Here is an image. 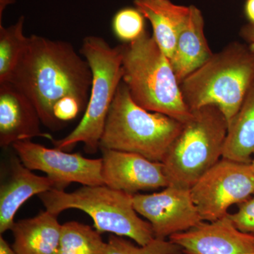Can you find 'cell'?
I'll use <instances>...</instances> for the list:
<instances>
[{"instance_id": "cell-3", "label": "cell", "mask_w": 254, "mask_h": 254, "mask_svg": "<svg viewBox=\"0 0 254 254\" xmlns=\"http://www.w3.org/2000/svg\"><path fill=\"white\" fill-rule=\"evenodd\" d=\"M254 79V45L234 42L189 75L180 88L190 111L215 105L229 127Z\"/></svg>"}, {"instance_id": "cell-2", "label": "cell", "mask_w": 254, "mask_h": 254, "mask_svg": "<svg viewBox=\"0 0 254 254\" xmlns=\"http://www.w3.org/2000/svg\"><path fill=\"white\" fill-rule=\"evenodd\" d=\"M123 81L132 99L143 109L185 123L192 115L168 57L145 31L123 45Z\"/></svg>"}, {"instance_id": "cell-9", "label": "cell", "mask_w": 254, "mask_h": 254, "mask_svg": "<svg viewBox=\"0 0 254 254\" xmlns=\"http://www.w3.org/2000/svg\"><path fill=\"white\" fill-rule=\"evenodd\" d=\"M12 147L26 168L43 172L53 180L56 183L55 190H64L73 182L83 186L104 185L102 158L89 159L80 153L52 149L31 140L15 142Z\"/></svg>"}, {"instance_id": "cell-25", "label": "cell", "mask_w": 254, "mask_h": 254, "mask_svg": "<svg viewBox=\"0 0 254 254\" xmlns=\"http://www.w3.org/2000/svg\"><path fill=\"white\" fill-rule=\"evenodd\" d=\"M241 36L245 40L247 43L254 46V25L252 23L245 25L242 28L240 32Z\"/></svg>"}, {"instance_id": "cell-7", "label": "cell", "mask_w": 254, "mask_h": 254, "mask_svg": "<svg viewBox=\"0 0 254 254\" xmlns=\"http://www.w3.org/2000/svg\"><path fill=\"white\" fill-rule=\"evenodd\" d=\"M133 195L103 185L83 186L71 193L53 189L38 196L50 213L58 215L68 209H78L91 217L99 233L128 237L144 246L155 238L154 232L150 222L138 216Z\"/></svg>"}, {"instance_id": "cell-28", "label": "cell", "mask_w": 254, "mask_h": 254, "mask_svg": "<svg viewBox=\"0 0 254 254\" xmlns=\"http://www.w3.org/2000/svg\"><path fill=\"white\" fill-rule=\"evenodd\" d=\"M251 164H252V168H253L254 173V158H253V160H252V163H251Z\"/></svg>"}, {"instance_id": "cell-15", "label": "cell", "mask_w": 254, "mask_h": 254, "mask_svg": "<svg viewBox=\"0 0 254 254\" xmlns=\"http://www.w3.org/2000/svg\"><path fill=\"white\" fill-rule=\"evenodd\" d=\"M213 54L205 37L201 11L190 5L188 18L179 35L170 60L180 83L206 63Z\"/></svg>"}, {"instance_id": "cell-16", "label": "cell", "mask_w": 254, "mask_h": 254, "mask_svg": "<svg viewBox=\"0 0 254 254\" xmlns=\"http://www.w3.org/2000/svg\"><path fill=\"white\" fill-rule=\"evenodd\" d=\"M62 225L46 210L34 218L15 222L12 247L17 254H58Z\"/></svg>"}, {"instance_id": "cell-19", "label": "cell", "mask_w": 254, "mask_h": 254, "mask_svg": "<svg viewBox=\"0 0 254 254\" xmlns=\"http://www.w3.org/2000/svg\"><path fill=\"white\" fill-rule=\"evenodd\" d=\"M107 243L100 233L80 222L62 225L58 254H105Z\"/></svg>"}, {"instance_id": "cell-1", "label": "cell", "mask_w": 254, "mask_h": 254, "mask_svg": "<svg viewBox=\"0 0 254 254\" xmlns=\"http://www.w3.org/2000/svg\"><path fill=\"white\" fill-rule=\"evenodd\" d=\"M7 82L29 98L45 126L57 129L60 125L53 113L55 105L73 97L86 108L92 72L69 43L32 35Z\"/></svg>"}, {"instance_id": "cell-8", "label": "cell", "mask_w": 254, "mask_h": 254, "mask_svg": "<svg viewBox=\"0 0 254 254\" xmlns=\"http://www.w3.org/2000/svg\"><path fill=\"white\" fill-rule=\"evenodd\" d=\"M203 221L213 222L228 215L229 208L254 194L252 164L222 158L190 189Z\"/></svg>"}, {"instance_id": "cell-12", "label": "cell", "mask_w": 254, "mask_h": 254, "mask_svg": "<svg viewBox=\"0 0 254 254\" xmlns=\"http://www.w3.org/2000/svg\"><path fill=\"white\" fill-rule=\"evenodd\" d=\"M169 240L185 254H254V235L240 231L227 215L200 222Z\"/></svg>"}, {"instance_id": "cell-6", "label": "cell", "mask_w": 254, "mask_h": 254, "mask_svg": "<svg viewBox=\"0 0 254 254\" xmlns=\"http://www.w3.org/2000/svg\"><path fill=\"white\" fill-rule=\"evenodd\" d=\"M80 54L89 64L92 84L84 115L69 134L53 140L55 148L69 151L83 143L88 153H95L115 93L123 81V45L111 47L103 38L88 36L83 40Z\"/></svg>"}, {"instance_id": "cell-4", "label": "cell", "mask_w": 254, "mask_h": 254, "mask_svg": "<svg viewBox=\"0 0 254 254\" xmlns=\"http://www.w3.org/2000/svg\"><path fill=\"white\" fill-rule=\"evenodd\" d=\"M182 127L183 123L178 120L137 105L122 81L110 107L99 148L136 153L163 163Z\"/></svg>"}, {"instance_id": "cell-22", "label": "cell", "mask_w": 254, "mask_h": 254, "mask_svg": "<svg viewBox=\"0 0 254 254\" xmlns=\"http://www.w3.org/2000/svg\"><path fill=\"white\" fill-rule=\"evenodd\" d=\"M144 18L136 8L120 9L113 20L115 36L126 43L135 41L145 31Z\"/></svg>"}, {"instance_id": "cell-27", "label": "cell", "mask_w": 254, "mask_h": 254, "mask_svg": "<svg viewBox=\"0 0 254 254\" xmlns=\"http://www.w3.org/2000/svg\"><path fill=\"white\" fill-rule=\"evenodd\" d=\"M0 254H17L13 247H10L9 244L1 236L0 237Z\"/></svg>"}, {"instance_id": "cell-20", "label": "cell", "mask_w": 254, "mask_h": 254, "mask_svg": "<svg viewBox=\"0 0 254 254\" xmlns=\"http://www.w3.org/2000/svg\"><path fill=\"white\" fill-rule=\"evenodd\" d=\"M23 22L24 17L21 16L9 27L0 25V83L9 81L27 46L28 37L23 34Z\"/></svg>"}, {"instance_id": "cell-23", "label": "cell", "mask_w": 254, "mask_h": 254, "mask_svg": "<svg viewBox=\"0 0 254 254\" xmlns=\"http://www.w3.org/2000/svg\"><path fill=\"white\" fill-rule=\"evenodd\" d=\"M227 216L240 231L254 235V194L238 204V210Z\"/></svg>"}, {"instance_id": "cell-5", "label": "cell", "mask_w": 254, "mask_h": 254, "mask_svg": "<svg viewBox=\"0 0 254 254\" xmlns=\"http://www.w3.org/2000/svg\"><path fill=\"white\" fill-rule=\"evenodd\" d=\"M191 112L162 163L168 186L191 188L222 158L228 132L226 118L215 105Z\"/></svg>"}, {"instance_id": "cell-18", "label": "cell", "mask_w": 254, "mask_h": 254, "mask_svg": "<svg viewBox=\"0 0 254 254\" xmlns=\"http://www.w3.org/2000/svg\"><path fill=\"white\" fill-rule=\"evenodd\" d=\"M254 155V79L231 123L222 158L251 163Z\"/></svg>"}, {"instance_id": "cell-10", "label": "cell", "mask_w": 254, "mask_h": 254, "mask_svg": "<svg viewBox=\"0 0 254 254\" xmlns=\"http://www.w3.org/2000/svg\"><path fill=\"white\" fill-rule=\"evenodd\" d=\"M133 203L137 213L150 222L156 238H169L203 222L190 189L169 185L158 193L133 194Z\"/></svg>"}, {"instance_id": "cell-17", "label": "cell", "mask_w": 254, "mask_h": 254, "mask_svg": "<svg viewBox=\"0 0 254 254\" xmlns=\"http://www.w3.org/2000/svg\"><path fill=\"white\" fill-rule=\"evenodd\" d=\"M133 3L151 23L153 38L171 59L177 38L190 14V6L175 4L170 0H134Z\"/></svg>"}, {"instance_id": "cell-24", "label": "cell", "mask_w": 254, "mask_h": 254, "mask_svg": "<svg viewBox=\"0 0 254 254\" xmlns=\"http://www.w3.org/2000/svg\"><path fill=\"white\" fill-rule=\"evenodd\" d=\"M86 109L79 100L73 97H66L55 105L53 113L56 121L60 126L71 121L78 116L83 109Z\"/></svg>"}, {"instance_id": "cell-26", "label": "cell", "mask_w": 254, "mask_h": 254, "mask_svg": "<svg viewBox=\"0 0 254 254\" xmlns=\"http://www.w3.org/2000/svg\"><path fill=\"white\" fill-rule=\"evenodd\" d=\"M245 14L250 23L254 25V0H247L245 3Z\"/></svg>"}, {"instance_id": "cell-29", "label": "cell", "mask_w": 254, "mask_h": 254, "mask_svg": "<svg viewBox=\"0 0 254 254\" xmlns=\"http://www.w3.org/2000/svg\"><path fill=\"white\" fill-rule=\"evenodd\" d=\"M181 254L180 253V254Z\"/></svg>"}, {"instance_id": "cell-13", "label": "cell", "mask_w": 254, "mask_h": 254, "mask_svg": "<svg viewBox=\"0 0 254 254\" xmlns=\"http://www.w3.org/2000/svg\"><path fill=\"white\" fill-rule=\"evenodd\" d=\"M41 120L36 107L26 95L10 82L0 83V146L7 148L15 142L43 137Z\"/></svg>"}, {"instance_id": "cell-21", "label": "cell", "mask_w": 254, "mask_h": 254, "mask_svg": "<svg viewBox=\"0 0 254 254\" xmlns=\"http://www.w3.org/2000/svg\"><path fill=\"white\" fill-rule=\"evenodd\" d=\"M181 248L170 240L155 237L144 246L133 245L129 241L118 235L109 237L105 254H177Z\"/></svg>"}, {"instance_id": "cell-14", "label": "cell", "mask_w": 254, "mask_h": 254, "mask_svg": "<svg viewBox=\"0 0 254 254\" xmlns=\"http://www.w3.org/2000/svg\"><path fill=\"white\" fill-rule=\"evenodd\" d=\"M57 189L56 183L48 177L38 176L21 160L11 162L9 177L0 187V233L11 230L18 209L34 195Z\"/></svg>"}, {"instance_id": "cell-11", "label": "cell", "mask_w": 254, "mask_h": 254, "mask_svg": "<svg viewBox=\"0 0 254 254\" xmlns=\"http://www.w3.org/2000/svg\"><path fill=\"white\" fill-rule=\"evenodd\" d=\"M100 150L103 153L102 176L107 187L133 195L139 190L168 186L163 163L151 161L136 153Z\"/></svg>"}]
</instances>
